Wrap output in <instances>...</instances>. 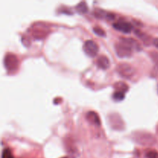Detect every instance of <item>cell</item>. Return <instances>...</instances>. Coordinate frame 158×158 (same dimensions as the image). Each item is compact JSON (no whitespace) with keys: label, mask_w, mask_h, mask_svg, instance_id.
<instances>
[{"label":"cell","mask_w":158,"mask_h":158,"mask_svg":"<svg viewBox=\"0 0 158 158\" xmlns=\"http://www.w3.org/2000/svg\"><path fill=\"white\" fill-rule=\"evenodd\" d=\"M115 52L120 58H127L131 57L133 54V49L127 45L123 43H118L115 44Z\"/></svg>","instance_id":"6da1fadb"},{"label":"cell","mask_w":158,"mask_h":158,"mask_svg":"<svg viewBox=\"0 0 158 158\" xmlns=\"http://www.w3.org/2000/svg\"><path fill=\"white\" fill-rule=\"evenodd\" d=\"M4 65L6 69L9 72H14L17 69L19 66V61L15 55L12 53L6 54L4 58Z\"/></svg>","instance_id":"7a4b0ae2"},{"label":"cell","mask_w":158,"mask_h":158,"mask_svg":"<svg viewBox=\"0 0 158 158\" xmlns=\"http://www.w3.org/2000/svg\"><path fill=\"white\" fill-rule=\"evenodd\" d=\"M83 51L89 57H95L99 51V47L94 40H86L83 44Z\"/></svg>","instance_id":"3957f363"},{"label":"cell","mask_w":158,"mask_h":158,"mask_svg":"<svg viewBox=\"0 0 158 158\" xmlns=\"http://www.w3.org/2000/svg\"><path fill=\"white\" fill-rule=\"evenodd\" d=\"M117 71L123 78H131L134 74V69L133 66L127 63H120L117 66Z\"/></svg>","instance_id":"277c9868"},{"label":"cell","mask_w":158,"mask_h":158,"mask_svg":"<svg viewBox=\"0 0 158 158\" xmlns=\"http://www.w3.org/2000/svg\"><path fill=\"white\" fill-rule=\"evenodd\" d=\"M113 26L117 31H120V32H122L126 34L131 32V31L134 29L133 25H131L129 22L124 21V20H120V21L117 22V23H114L113 24Z\"/></svg>","instance_id":"5b68a950"},{"label":"cell","mask_w":158,"mask_h":158,"mask_svg":"<svg viewBox=\"0 0 158 158\" xmlns=\"http://www.w3.org/2000/svg\"><path fill=\"white\" fill-rule=\"evenodd\" d=\"M97 65L100 69H107L110 66V62L109 58L104 55H101L97 58Z\"/></svg>","instance_id":"8992f818"},{"label":"cell","mask_w":158,"mask_h":158,"mask_svg":"<svg viewBox=\"0 0 158 158\" xmlns=\"http://www.w3.org/2000/svg\"><path fill=\"white\" fill-rule=\"evenodd\" d=\"M120 42L127 45L128 46H130L132 49H137V51H140L141 49V46L139 44L138 42L136 41L135 40L132 38H124V37H122V38H120Z\"/></svg>","instance_id":"52a82bcc"},{"label":"cell","mask_w":158,"mask_h":158,"mask_svg":"<svg viewBox=\"0 0 158 158\" xmlns=\"http://www.w3.org/2000/svg\"><path fill=\"white\" fill-rule=\"evenodd\" d=\"M86 120L88 122L95 126H100V120L98 114L94 111H89L86 115Z\"/></svg>","instance_id":"ba28073f"},{"label":"cell","mask_w":158,"mask_h":158,"mask_svg":"<svg viewBox=\"0 0 158 158\" xmlns=\"http://www.w3.org/2000/svg\"><path fill=\"white\" fill-rule=\"evenodd\" d=\"M76 10L78 13L85 14L88 12V6L86 2H80L76 6Z\"/></svg>","instance_id":"9c48e42d"},{"label":"cell","mask_w":158,"mask_h":158,"mask_svg":"<svg viewBox=\"0 0 158 158\" xmlns=\"http://www.w3.org/2000/svg\"><path fill=\"white\" fill-rule=\"evenodd\" d=\"M114 88L117 89V91H119V92H123L124 93L127 92L128 90V86L123 82H119V83H115L114 85Z\"/></svg>","instance_id":"30bf717a"},{"label":"cell","mask_w":158,"mask_h":158,"mask_svg":"<svg viewBox=\"0 0 158 158\" xmlns=\"http://www.w3.org/2000/svg\"><path fill=\"white\" fill-rule=\"evenodd\" d=\"M135 34L139 37V38L141 39V40H143V42L144 43L145 45H149L150 39L148 38V36L146 34L143 33V32H141V31L139 30H135Z\"/></svg>","instance_id":"8fae6325"},{"label":"cell","mask_w":158,"mask_h":158,"mask_svg":"<svg viewBox=\"0 0 158 158\" xmlns=\"http://www.w3.org/2000/svg\"><path fill=\"white\" fill-rule=\"evenodd\" d=\"M125 94L123 92H119V91H116L114 94H113V99L115 101H122L124 99Z\"/></svg>","instance_id":"7c38bea8"},{"label":"cell","mask_w":158,"mask_h":158,"mask_svg":"<svg viewBox=\"0 0 158 158\" xmlns=\"http://www.w3.org/2000/svg\"><path fill=\"white\" fill-rule=\"evenodd\" d=\"M93 30H94V33H96L97 35H99V36L105 37L106 35V32H105L101 27H100V26H94V27L93 28Z\"/></svg>","instance_id":"4fadbf2b"},{"label":"cell","mask_w":158,"mask_h":158,"mask_svg":"<svg viewBox=\"0 0 158 158\" xmlns=\"http://www.w3.org/2000/svg\"><path fill=\"white\" fill-rule=\"evenodd\" d=\"M2 158H13V156L11 154L9 149H5L2 153Z\"/></svg>","instance_id":"5bb4252c"},{"label":"cell","mask_w":158,"mask_h":158,"mask_svg":"<svg viewBox=\"0 0 158 158\" xmlns=\"http://www.w3.org/2000/svg\"><path fill=\"white\" fill-rule=\"evenodd\" d=\"M147 157L148 158H158V153L156 151H150L147 154Z\"/></svg>","instance_id":"9a60e30c"},{"label":"cell","mask_w":158,"mask_h":158,"mask_svg":"<svg viewBox=\"0 0 158 158\" xmlns=\"http://www.w3.org/2000/svg\"><path fill=\"white\" fill-rule=\"evenodd\" d=\"M62 158H68V157H62Z\"/></svg>","instance_id":"2e32d148"}]
</instances>
